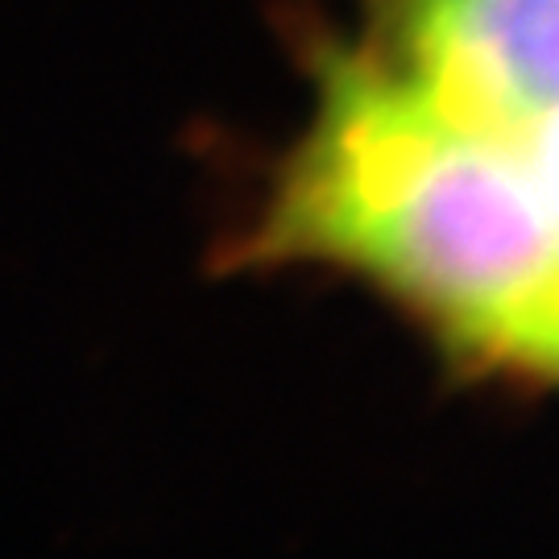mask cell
<instances>
[{"label": "cell", "instance_id": "1", "mask_svg": "<svg viewBox=\"0 0 559 559\" xmlns=\"http://www.w3.org/2000/svg\"><path fill=\"white\" fill-rule=\"evenodd\" d=\"M551 158H556V261H551V278L543 286L535 311L526 316L519 340L510 348L514 365L522 369H539V373H551L559 378V124H556V141H551Z\"/></svg>", "mask_w": 559, "mask_h": 559}]
</instances>
